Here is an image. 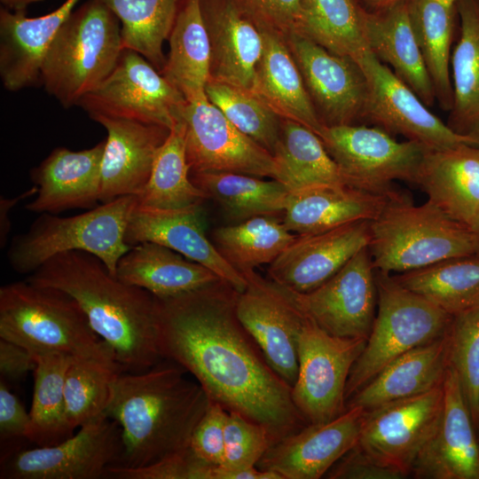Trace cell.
Segmentation results:
<instances>
[{"mask_svg": "<svg viewBox=\"0 0 479 479\" xmlns=\"http://www.w3.org/2000/svg\"><path fill=\"white\" fill-rule=\"evenodd\" d=\"M237 294L218 280L155 297L160 351L192 375L211 401L263 425L276 443L308 424L293 402L292 388L239 320Z\"/></svg>", "mask_w": 479, "mask_h": 479, "instance_id": "obj_1", "label": "cell"}, {"mask_svg": "<svg viewBox=\"0 0 479 479\" xmlns=\"http://www.w3.org/2000/svg\"><path fill=\"white\" fill-rule=\"evenodd\" d=\"M27 280L72 296L124 372H143L163 359L155 297L118 279L98 256L84 251L56 255Z\"/></svg>", "mask_w": 479, "mask_h": 479, "instance_id": "obj_2", "label": "cell"}, {"mask_svg": "<svg viewBox=\"0 0 479 479\" xmlns=\"http://www.w3.org/2000/svg\"><path fill=\"white\" fill-rule=\"evenodd\" d=\"M187 373L162 359L145 371L114 378L106 415L122 429L123 451L116 466L146 467L190 447L210 399Z\"/></svg>", "mask_w": 479, "mask_h": 479, "instance_id": "obj_3", "label": "cell"}, {"mask_svg": "<svg viewBox=\"0 0 479 479\" xmlns=\"http://www.w3.org/2000/svg\"><path fill=\"white\" fill-rule=\"evenodd\" d=\"M368 250L374 269L391 274L476 254V246L467 225L428 200L415 205L410 197L392 190L370 221Z\"/></svg>", "mask_w": 479, "mask_h": 479, "instance_id": "obj_4", "label": "cell"}, {"mask_svg": "<svg viewBox=\"0 0 479 479\" xmlns=\"http://www.w3.org/2000/svg\"><path fill=\"white\" fill-rule=\"evenodd\" d=\"M119 20L90 0L63 23L44 59L41 81L64 107L78 106L113 71L122 51Z\"/></svg>", "mask_w": 479, "mask_h": 479, "instance_id": "obj_5", "label": "cell"}, {"mask_svg": "<svg viewBox=\"0 0 479 479\" xmlns=\"http://www.w3.org/2000/svg\"><path fill=\"white\" fill-rule=\"evenodd\" d=\"M137 204V195H125L73 216L42 213L26 232L12 239L8 262L16 272L31 274L56 255L84 251L98 256L115 276L120 258L132 247L125 242V232Z\"/></svg>", "mask_w": 479, "mask_h": 479, "instance_id": "obj_6", "label": "cell"}, {"mask_svg": "<svg viewBox=\"0 0 479 479\" xmlns=\"http://www.w3.org/2000/svg\"><path fill=\"white\" fill-rule=\"evenodd\" d=\"M0 338L33 354L61 352L86 357L112 349L93 331L72 296L27 279L0 288Z\"/></svg>", "mask_w": 479, "mask_h": 479, "instance_id": "obj_7", "label": "cell"}, {"mask_svg": "<svg viewBox=\"0 0 479 479\" xmlns=\"http://www.w3.org/2000/svg\"><path fill=\"white\" fill-rule=\"evenodd\" d=\"M378 302L365 345L349 373L346 402L385 366L405 352L444 336L453 317L375 270Z\"/></svg>", "mask_w": 479, "mask_h": 479, "instance_id": "obj_8", "label": "cell"}, {"mask_svg": "<svg viewBox=\"0 0 479 479\" xmlns=\"http://www.w3.org/2000/svg\"><path fill=\"white\" fill-rule=\"evenodd\" d=\"M320 138L349 186L381 194L393 190L396 180L415 184L429 151L414 141H397L377 126H325Z\"/></svg>", "mask_w": 479, "mask_h": 479, "instance_id": "obj_9", "label": "cell"}, {"mask_svg": "<svg viewBox=\"0 0 479 479\" xmlns=\"http://www.w3.org/2000/svg\"><path fill=\"white\" fill-rule=\"evenodd\" d=\"M186 103L182 93L144 56L122 49L110 75L78 106L92 120L118 118L171 130Z\"/></svg>", "mask_w": 479, "mask_h": 479, "instance_id": "obj_10", "label": "cell"}, {"mask_svg": "<svg viewBox=\"0 0 479 479\" xmlns=\"http://www.w3.org/2000/svg\"><path fill=\"white\" fill-rule=\"evenodd\" d=\"M366 339L329 334L309 318L298 342L292 399L307 424L330 421L346 409V384Z\"/></svg>", "mask_w": 479, "mask_h": 479, "instance_id": "obj_11", "label": "cell"}, {"mask_svg": "<svg viewBox=\"0 0 479 479\" xmlns=\"http://www.w3.org/2000/svg\"><path fill=\"white\" fill-rule=\"evenodd\" d=\"M123 451L119 424L102 416L50 446L20 449L1 457V479H99L119 465Z\"/></svg>", "mask_w": 479, "mask_h": 479, "instance_id": "obj_12", "label": "cell"}, {"mask_svg": "<svg viewBox=\"0 0 479 479\" xmlns=\"http://www.w3.org/2000/svg\"><path fill=\"white\" fill-rule=\"evenodd\" d=\"M242 275L247 286L237 294V317L271 367L292 388L298 372L299 337L308 317L292 291L255 271Z\"/></svg>", "mask_w": 479, "mask_h": 479, "instance_id": "obj_13", "label": "cell"}, {"mask_svg": "<svg viewBox=\"0 0 479 479\" xmlns=\"http://www.w3.org/2000/svg\"><path fill=\"white\" fill-rule=\"evenodd\" d=\"M356 61L368 87L364 118L385 131L417 142L429 151L463 145H479V140L459 135L434 114L417 94L370 49Z\"/></svg>", "mask_w": 479, "mask_h": 479, "instance_id": "obj_14", "label": "cell"}, {"mask_svg": "<svg viewBox=\"0 0 479 479\" xmlns=\"http://www.w3.org/2000/svg\"><path fill=\"white\" fill-rule=\"evenodd\" d=\"M182 126L190 174L235 172L276 179L274 156L240 131L208 98L187 102Z\"/></svg>", "mask_w": 479, "mask_h": 479, "instance_id": "obj_15", "label": "cell"}, {"mask_svg": "<svg viewBox=\"0 0 479 479\" xmlns=\"http://www.w3.org/2000/svg\"><path fill=\"white\" fill-rule=\"evenodd\" d=\"M443 385L365 410L357 445L383 465L411 475L419 453L439 423Z\"/></svg>", "mask_w": 479, "mask_h": 479, "instance_id": "obj_16", "label": "cell"}, {"mask_svg": "<svg viewBox=\"0 0 479 479\" xmlns=\"http://www.w3.org/2000/svg\"><path fill=\"white\" fill-rule=\"evenodd\" d=\"M293 293L305 315L325 332L367 340L378 302L375 269L368 247L318 287Z\"/></svg>", "mask_w": 479, "mask_h": 479, "instance_id": "obj_17", "label": "cell"}, {"mask_svg": "<svg viewBox=\"0 0 479 479\" xmlns=\"http://www.w3.org/2000/svg\"><path fill=\"white\" fill-rule=\"evenodd\" d=\"M285 37L322 123L346 125L364 119L368 87L358 63L327 51L300 33Z\"/></svg>", "mask_w": 479, "mask_h": 479, "instance_id": "obj_18", "label": "cell"}, {"mask_svg": "<svg viewBox=\"0 0 479 479\" xmlns=\"http://www.w3.org/2000/svg\"><path fill=\"white\" fill-rule=\"evenodd\" d=\"M365 412L353 406L330 421L308 424L274 443L256 467L281 479H319L357 444Z\"/></svg>", "mask_w": 479, "mask_h": 479, "instance_id": "obj_19", "label": "cell"}, {"mask_svg": "<svg viewBox=\"0 0 479 479\" xmlns=\"http://www.w3.org/2000/svg\"><path fill=\"white\" fill-rule=\"evenodd\" d=\"M369 240L368 220L298 235L269 264V279L294 293L310 292L331 279L361 249L368 247Z\"/></svg>", "mask_w": 479, "mask_h": 479, "instance_id": "obj_20", "label": "cell"}, {"mask_svg": "<svg viewBox=\"0 0 479 479\" xmlns=\"http://www.w3.org/2000/svg\"><path fill=\"white\" fill-rule=\"evenodd\" d=\"M443 391L439 423L416 458L411 475L419 479H479L475 424L458 374L451 365L445 373Z\"/></svg>", "mask_w": 479, "mask_h": 479, "instance_id": "obj_21", "label": "cell"}, {"mask_svg": "<svg viewBox=\"0 0 479 479\" xmlns=\"http://www.w3.org/2000/svg\"><path fill=\"white\" fill-rule=\"evenodd\" d=\"M146 241L167 247L202 264L238 292L247 286L245 277L220 255L207 237L200 204L164 209L137 203L127 225L125 242L133 247Z\"/></svg>", "mask_w": 479, "mask_h": 479, "instance_id": "obj_22", "label": "cell"}, {"mask_svg": "<svg viewBox=\"0 0 479 479\" xmlns=\"http://www.w3.org/2000/svg\"><path fill=\"white\" fill-rule=\"evenodd\" d=\"M210 41V79L255 93L263 50L260 25L236 0H201Z\"/></svg>", "mask_w": 479, "mask_h": 479, "instance_id": "obj_23", "label": "cell"}, {"mask_svg": "<svg viewBox=\"0 0 479 479\" xmlns=\"http://www.w3.org/2000/svg\"><path fill=\"white\" fill-rule=\"evenodd\" d=\"M107 132L101 165L99 202L138 195L145 188L156 153L170 130L137 121L98 117Z\"/></svg>", "mask_w": 479, "mask_h": 479, "instance_id": "obj_24", "label": "cell"}, {"mask_svg": "<svg viewBox=\"0 0 479 479\" xmlns=\"http://www.w3.org/2000/svg\"><path fill=\"white\" fill-rule=\"evenodd\" d=\"M105 140L89 149L59 146L30 171L37 187L25 208L33 213L58 214L67 209H91L99 202Z\"/></svg>", "mask_w": 479, "mask_h": 479, "instance_id": "obj_25", "label": "cell"}, {"mask_svg": "<svg viewBox=\"0 0 479 479\" xmlns=\"http://www.w3.org/2000/svg\"><path fill=\"white\" fill-rule=\"evenodd\" d=\"M78 0H66L53 12L36 18L25 10L0 12V77L9 91H18L41 80L42 67L58 31Z\"/></svg>", "mask_w": 479, "mask_h": 479, "instance_id": "obj_26", "label": "cell"}, {"mask_svg": "<svg viewBox=\"0 0 479 479\" xmlns=\"http://www.w3.org/2000/svg\"><path fill=\"white\" fill-rule=\"evenodd\" d=\"M415 184L428 201L468 226L479 212V145L428 151Z\"/></svg>", "mask_w": 479, "mask_h": 479, "instance_id": "obj_27", "label": "cell"}, {"mask_svg": "<svg viewBox=\"0 0 479 479\" xmlns=\"http://www.w3.org/2000/svg\"><path fill=\"white\" fill-rule=\"evenodd\" d=\"M448 332L401 355L379 372L346 402V409L370 410L443 385L449 367Z\"/></svg>", "mask_w": 479, "mask_h": 479, "instance_id": "obj_28", "label": "cell"}, {"mask_svg": "<svg viewBox=\"0 0 479 479\" xmlns=\"http://www.w3.org/2000/svg\"><path fill=\"white\" fill-rule=\"evenodd\" d=\"M364 27L369 49L376 58L390 66L394 74L431 107L436 100V92L413 33L408 0L378 11L366 9Z\"/></svg>", "mask_w": 479, "mask_h": 479, "instance_id": "obj_29", "label": "cell"}, {"mask_svg": "<svg viewBox=\"0 0 479 479\" xmlns=\"http://www.w3.org/2000/svg\"><path fill=\"white\" fill-rule=\"evenodd\" d=\"M389 193H374L349 185L302 189L289 192L282 222L290 232L304 235L356 221H371L381 210Z\"/></svg>", "mask_w": 479, "mask_h": 479, "instance_id": "obj_30", "label": "cell"}, {"mask_svg": "<svg viewBox=\"0 0 479 479\" xmlns=\"http://www.w3.org/2000/svg\"><path fill=\"white\" fill-rule=\"evenodd\" d=\"M260 27L263 50L257 67L255 95L281 118L295 121L320 137L325 125L317 114L285 35Z\"/></svg>", "mask_w": 479, "mask_h": 479, "instance_id": "obj_31", "label": "cell"}, {"mask_svg": "<svg viewBox=\"0 0 479 479\" xmlns=\"http://www.w3.org/2000/svg\"><path fill=\"white\" fill-rule=\"evenodd\" d=\"M115 277L156 298H169L222 280L215 272L154 242L133 246L119 260Z\"/></svg>", "mask_w": 479, "mask_h": 479, "instance_id": "obj_32", "label": "cell"}, {"mask_svg": "<svg viewBox=\"0 0 479 479\" xmlns=\"http://www.w3.org/2000/svg\"><path fill=\"white\" fill-rule=\"evenodd\" d=\"M169 52L163 76L189 103L208 98L210 41L201 0H184L169 36Z\"/></svg>", "mask_w": 479, "mask_h": 479, "instance_id": "obj_33", "label": "cell"}, {"mask_svg": "<svg viewBox=\"0 0 479 479\" xmlns=\"http://www.w3.org/2000/svg\"><path fill=\"white\" fill-rule=\"evenodd\" d=\"M460 34L451 57L453 102L447 125L479 140V0H458Z\"/></svg>", "mask_w": 479, "mask_h": 479, "instance_id": "obj_34", "label": "cell"}, {"mask_svg": "<svg viewBox=\"0 0 479 479\" xmlns=\"http://www.w3.org/2000/svg\"><path fill=\"white\" fill-rule=\"evenodd\" d=\"M273 156L278 169L275 180L289 192L320 185H348L318 135L295 121L281 119Z\"/></svg>", "mask_w": 479, "mask_h": 479, "instance_id": "obj_35", "label": "cell"}, {"mask_svg": "<svg viewBox=\"0 0 479 479\" xmlns=\"http://www.w3.org/2000/svg\"><path fill=\"white\" fill-rule=\"evenodd\" d=\"M458 0H408L410 20L440 106L453 102L451 49Z\"/></svg>", "mask_w": 479, "mask_h": 479, "instance_id": "obj_36", "label": "cell"}, {"mask_svg": "<svg viewBox=\"0 0 479 479\" xmlns=\"http://www.w3.org/2000/svg\"><path fill=\"white\" fill-rule=\"evenodd\" d=\"M392 276L452 317L479 308V254L445 259Z\"/></svg>", "mask_w": 479, "mask_h": 479, "instance_id": "obj_37", "label": "cell"}, {"mask_svg": "<svg viewBox=\"0 0 479 479\" xmlns=\"http://www.w3.org/2000/svg\"><path fill=\"white\" fill-rule=\"evenodd\" d=\"M33 356L36 367L26 438L36 446H50L74 435L67 419L64 391L66 373L74 357L61 352Z\"/></svg>", "mask_w": 479, "mask_h": 479, "instance_id": "obj_38", "label": "cell"}, {"mask_svg": "<svg viewBox=\"0 0 479 479\" xmlns=\"http://www.w3.org/2000/svg\"><path fill=\"white\" fill-rule=\"evenodd\" d=\"M192 183L234 220L283 213L289 196L280 182L235 172L190 174Z\"/></svg>", "mask_w": 479, "mask_h": 479, "instance_id": "obj_39", "label": "cell"}, {"mask_svg": "<svg viewBox=\"0 0 479 479\" xmlns=\"http://www.w3.org/2000/svg\"><path fill=\"white\" fill-rule=\"evenodd\" d=\"M121 22L123 49L144 56L161 73L166 58L162 47L184 0H97Z\"/></svg>", "mask_w": 479, "mask_h": 479, "instance_id": "obj_40", "label": "cell"}, {"mask_svg": "<svg viewBox=\"0 0 479 479\" xmlns=\"http://www.w3.org/2000/svg\"><path fill=\"white\" fill-rule=\"evenodd\" d=\"M297 236L271 216H257L215 229L213 244L243 274L271 263Z\"/></svg>", "mask_w": 479, "mask_h": 479, "instance_id": "obj_41", "label": "cell"}, {"mask_svg": "<svg viewBox=\"0 0 479 479\" xmlns=\"http://www.w3.org/2000/svg\"><path fill=\"white\" fill-rule=\"evenodd\" d=\"M365 12L356 0H304L297 33L356 61L369 49L364 27Z\"/></svg>", "mask_w": 479, "mask_h": 479, "instance_id": "obj_42", "label": "cell"}, {"mask_svg": "<svg viewBox=\"0 0 479 479\" xmlns=\"http://www.w3.org/2000/svg\"><path fill=\"white\" fill-rule=\"evenodd\" d=\"M122 372L112 349L97 355L74 357L64 387L67 419L73 430L106 416L112 383Z\"/></svg>", "mask_w": 479, "mask_h": 479, "instance_id": "obj_43", "label": "cell"}, {"mask_svg": "<svg viewBox=\"0 0 479 479\" xmlns=\"http://www.w3.org/2000/svg\"><path fill=\"white\" fill-rule=\"evenodd\" d=\"M137 197L140 205L164 209L201 204L208 198L191 179L180 123L174 125L158 150L150 177Z\"/></svg>", "mask_w": 479, "mask_h": 479, "instance_id": "obj_44", "label": "cell"}, {"mask_svg": "<svg viewBox=\"0 0 479 479\" xmlns=\"http://www.w3.org/2000/svg\"><path fill=\"white\" fill-rule=\"evenodd\" d=\"M208 99L243 134L272 155L279 139L281 117L257 95L209 79Z\"/></svg>", "mask_w": 479, "mask_h": 479, "instance_id": "obj_45", "label": "cell"}, {"mask_svg": "<svg viewBox=\"0 0 479 479\" xmlns=\"http://www.w3.org/2000/svg\"><path fill=\"white\" fill-rule=\"evenodd\" d=\"M449 364L456 371L475 426L479 428V308L453 317Z\"/></svg>", "mask_w": 479, "mask_h": 479, "instance_id": "obj_46", "label": "cell"}, {"mask_svg": "<svg viewBox=\"0 0 479 479\" xmlns=\"http://www.w3.org/2000/svg\"><path fill=\"white\" fill-rule=\"evenodd\" d=\"M274 443L263 425L240 412H227L222 467L231 470L255 467Z\"/></svg>", "mask_w": 479, "mask_h": 479, "instance_id": "obj_47", "label": "cell"}, {"mask_svg": "<svg viewBox=\"0 0 479 479\" xmlns=\"http://www.w3.org/2000/svg\"><path fill=\"white\" fill-rule=\"evenodd\" d=\"M217 467L198 458L190 447L178 454L142 467L113 466L107 477L115 479H216Z\"/></svg>", "mask_w": 479, "mask_h": 479, "instance_id": "obj_48", "label": "cell"}, {"mask_svg": "<svg viewBox=\"0 0 479 479\" xmlns=\"http://www.w3.org/2000/svg\"><path fill=\"white\" fill-rule=\"evenodd\" d=\"M227 412L221 404L210 400L191 439L192 452L211 466L219 467L224 463Z\"/></svg>", "mask_w": 479, "mask_h": 479, "instance_id": "obj_49", "label": "cell"}, {"mask_svg": "<svg viewBox=\"0 0 479 479\" xmlns=\"http://www.w3.org/2000/svg\"><path fill=\"white\" fill-rule=\"evenodd\" d=\"M262 26L284 35L298 32L304 0H236Z\"/></svg>", "mask_w": 479, "mask_h": 479, "instance_id": "obj_50", "label": "cell"}, {"mask_svg": "<svg viewBox=\"0 0 479 479\" xmlns=\"http://www.w3.org/2000/svg\"><path fill=\"white\" fill-rule=\"evenodd\" d=\"M409 475L381 464L357 444L347 452L326 474L329 479H403Z\"/></svg>", "mask_w": 479, "mask_h": 479, "instance_id": "obj_51", "label": "cell"}, {"mask_svg": "<svg viewBox=\"0 0 479 479\" xmlns=\"http://www.w3.org/2000/svg\"><path fill=\"white\" fill-rule=\"evenodd\" d=\"M30 424V413L10 390L6 381L0 380V441L1 447L12 441L25 439Z\"/></svg>", "mask_w": 479, "mask_h": 479, "instance_id": "obj_52", "label": "cell"}, {"mask_svg": "<svg viewBox=\"0 0 479 479\" xmlns=\"http://www.w3.org/2000/svg\"><path fill=\"white\" fill-rule=\"evenodd\" d=\"M36 361L25 347L0 338V373L4 381H19L34 372Z\"/></svg>", "mask_w": 479, "mask_h": 479, "instance_id": "obj_53", "label": "cell"}, {"mask_svg": "<svg viewBox=\"0 0 479 479\" xmlns=\"http://www.w3.org/2000/svg\"><path fill=\"white\" fill-rule=\"evenodd\" d=\"M36 192L37 187L35 185H33L32 188L27 190L26 192L14 198L9 199L2 197L0 199V243L2 247H4L6 244L8 234L11 230L9 211L20 200H24L25 198L34 196L36 194Z\"/></svg>", "mask_w": 479, "mask_h": 479, "instance_id": "obj_54", "label": "cell"}, {"mask_svg": "<svg viewBox=\"0 0 479 479\" xmlns=\"http://www.w3.org/2000/svg\"><path fill=\"white\" fill-rule=\"evenodd\" d=\"M371 11L385 9L404 0H363Z\"/></svg>", "mask_w": 479, "mask_h": 479, "instance_id": "obj_55", "label": "cell"}, {"mask_svg": "<svg viewBox=\"0 0 479 479\" xmlns=\"http://www.w3.org/2000/svg\"><path fill=\"white\" fill-rule=\"evenodd\" d=\"M41 0H1V2L8 8L12 11H22L25 10L27 5L30 4L38 2Z\"/></svg>", "mask_w": 479, "mask_h": 479, "instance_id": "obj_56", "label": "cell"}, {"mask_svg": "<svg viewBox=\"0 0 479 479\" xmlns=\"http://www.w3.org/2000/svg\"><path fill=\"white\" fill-rule=\"evenodd\" d=\"M468 229L470 230L476 246V254H479V212L468 224Z\"/></svg>", "mask_w": 479, "mask_h": 479, "instance_id": "obj_57", "label": "cell"}]
</instances>
